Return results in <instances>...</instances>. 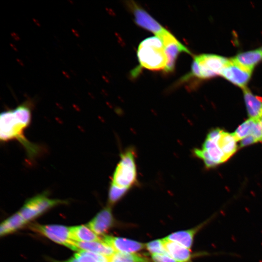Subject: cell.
Returning <instances> with one entry per match:
<instances>
[{
  "mask_svg": "<svg viewBox=\"0 0 262 262\" xmlns=\"http://www.w3.org/2000/svg\"><path fill=\"white\" fill-rule=\"evenodd\" d=\"M223 131L220 128L213 129L207 135L206 139L216 143L221 133Z\"/></svg>",
  "mask_w": 262,
  "mask_h": 262,
  "instance_id": "4316f807",
  "label": "cell"
},
{
  "mask_svg": "<svg viewBox=\"0 0 262 262\" xmlns=\"http://www.w3.org/2000/svg\"><path fill=\"white\" fill-rule=\"evenodd\" d=\"M127 4L133 13L135 23L140 27L152 32L155 36L165 29L144 9L134 1H128Z\"/></svg>",
  "mask_w": 262,
  "mask_h": 262,
  "instance_id": "ba28073f",
  "label": "cell"
},
{
  "mask_svg": "<svg viewBox=\"0 0 262 262\" xmlns=\"http://www.w3.org/2000/svg\"><path fill=\"white\" fill-rule=\"evenodd\" d=\"M32 102L26 101L13 110L2 112L0 115V139L2 142L16 140L25 148L28 157L39 154L40 147L32 143L24 135L31 121Z\"/></svg>",
  "mask_w": 262,
  "mask_h": 262,
  "instance_id": "6da1fadb",
  "label": "cell"
},
{
  "mask_svg": "<svg viewBox=\"0 0 262 262\" xmlns=\"http://www.w3.org/2000/svg\"><path fill=\"white\" fill-rule=\"evenodd\" d=\"M66 202L63 200L49 198L47 193L44 192L28 199L18 212L27 222L50 208Z\"/></svg>",
  "mask_w": 262,
  "mask_h": 262,
  "instance_id": "5b68a950",
  "label": "cell"
},
{
  "mask_svg": "<svg viewBox=\"0 0 262 262\" xmlns=\"http://www.w3.org/2000/svg\"><path fill=\"white\" fill-rule=\"evenodd\" d=\"M259 121H260V123L261 124V125H262V118H261V119L259 120Z\"/></svg>",
  "mask_w": 262,
  "mask_h": 262,
  "instance_id": "4dcf8cb0",
  "label": "cell"
},
{
  "mask_svg": "<svg viewBox=\"0 0 262 262\" xmlns=\"http://www.w3.org/2000/svg\"><path fill=\"white\" fill-rule=\"evenodd\" d=\"M231 59L243 67L252 71L262 60V50L259 49L241 52Z\"/></svg>",
  "mask_w": 262,
  "mask_h": 262,
  "instance_id": "2e32d148",
  "label": "cell"
},
{
  "mask_svg": "<svg viewBox=\"0 0 262 262\" xmlns=\"http://www.w3.org/2000/svg\"><path fill=\"white\" fill-rule=\"evenodd\" d=\"M258 142L257 140L252 135H249L241 140L240 147H243Z\"/></svg>",
  "mask_w": 262,
  "mask_h": 262,
  "instance_id": "83f0119b",
  "label": "cell"
},
{
  "mask_svg": "<svg viewBox=\"0 0 262 262\" xmlns=\"http://www.w3.org/2000/svg\"><path fill=\"white\" fill-rule=\"evenodd\" d=\"M229 61L223 56L215 54H201L195 56L190 73L181 78V82L185 81L192 77L207 79L220 75Z\"/></svg>",
  "mask_w": 262,
  "mask_h": 262,
  "instance_id": "277c9868",
  "label": "cell"
},
{
  "mask_svg": "<svg viewBox=\"0 0 262 262\" xmlns=\"http://www.w3.org/2000/svg\"><path fill=\"white\" fill-rule=\"evenodd\" d=\"M75 251H86L98 254L105 257L109 258L115 252L108 245L105 243L102 239L99 241L83 242H73Z\"/></svg>",
  "mask_w": 262,
  "mask_h": 262,
  "instance_id": "4fadbf2b",
  "label": "cell"
},
{
  "mask_svg": "<svg viewBox=\"0 0 262 262\" xmlns=\"http://www.w3.org/2000/svg\"><path fill=\"white\" fill-rule=\"evenodd\" d=\"M163 239L166 253L177 262H191L193 255L190 249L165 238Z\"/></svg>",
  "mask_w": 262,
  "mask_h": 262,
  "instance_id": "5bb4252c",
  "label": "cell"
},
{
  "mask_svg": "<svg viewBox=\"0 0 262 262\" xmlns=\"http://www.w3.org/2000/svg\"><path fill=\"white\" fill-rule=\"evenodd\" d=\"M253 122V119H248L242 123L232 133L237 141L251 135Z\"/></svg>",
  "mask_w": 262,
  "mask_h": 262,
  "instance_id": "7402d4cb",
  "label": "cell"
},
{
  "mask_svg": "<svg viewBox=\"0 0 262 262\" xmlns=\"http://www.w3.org/2000/svg\"><path fill=\"white\" fill-rule=\"evenodd\" d=\"M100 262H109V258L105 257Z\"/></svg>",
  "mask_w": 262,
  "mask_h": 262,
  "instance_id": "f546056e",
  "label": "cell"
},
{
  "mask_svg": "<svg viewBox=\"0 0 262 262\" xmlns=\"http://www.w3.org/2000/svg\"><path fill=\"white\" fill-rule=\"evenodd\" d=\"M134 147H129L120 154V160L113 173L110 186L128 192L139 184Z\"/></svg>",
  "mask_w": 262,
  "mask_h": 262,
  "instance_id": "3957f363",
  "label": "cell"
},
{
  "mask_svg": "<svg viewBox=\"0 0 262 262\" xmlns=\"http://www.w3.org/2000/svg\"><path fill=\"white\" fill-rule=\"evenodd\" d=\"M245 102L249 118H262V98L254 95L249 89H243Z\"/></svg>",
  "mask_w": 262,
  "mask_h": 262,
  "instance_id": "9a60e30c",
  "label": "cell"
},
{
  "mask_svg": "<svg viewBox=\"0 0 262 262\" xmlns=\"http://www.w3.org/2000/svg\"><path fill=\"white\" fill-rule=\"evenodd\" d=\"M217 215V213H214L207 220L193 228L174 232L166 237L165 238L176 242L190 249L197 233L213 220Z\"/></svg>",
  "mask_w": 262,
  "mask_h": 262,
  "instance_id": "30bf717a",
  "label": "cell"
},
{
  "mask_svg": "<svg viewBox=\"0 0 262 262\" xmlns=\"http://www.w3.org/2000/svg\"><path fill=\"white\" fill-rule=\"evenodd\" d=\"M158 37L164 45L167 58V64L164 71L167 73H171L174 70L179 54L184 52L191 54V52L167 30H165Z\"/></svg>",
  "mask_w": 262,
  "mask_h": 262,
  "instance_id": "8992f818",
  "label": "cell"
},
{
  "mask_svg": "<svg viewBox=\"0 0 262 262\" xmlns=\"http://www.w3.org/2000/svg\"><path fill=\"white\" fill-rule=\"evenodd\" d=\"M236 142L232 133L223 131L218 138L216 145L224 154L226 161L237 151L238 147Z\"/></svg>",
  "mask_w": 262,
  "mask_h": 262,
  "instance_id": "e0dca14e",
  "label": "cell"
},
{
  "mask_svg": "<svg viewBox=\"0 0 262 262\" xmlns=\"http://www.w3.org/2000/svg\"><path fill=\"white\" fill-rule=\"evenodd\" d=\"M109 262H150L145 256L134 253L115 252L109 258Z\"/></svg>",
  "mask_w": 262,
  "mask_h": 262,
  "instance_id": "44dd1931",
  "label": "cell"
},
{
  "mask_svg": "<svg viewBox=\"0 0 262 262\" xmlns=\"http://www.w3.org/2000/svg\"><path fill=\"white\" fill-rule=\"evenodd\" d=\"M261 49L262 50V48H261Z\"/></svg>",
  "mask_w": 262,
  "mask_h": 262,
  "instance_id": "1f68e13d",
  "label": "cell"
},
{
  "mask_svg": "<svg viewBox=\"0 0 262 262\" xmlns=\"http://www.w3.org/2000/svg\"><path fill=\"white\" fill-rule=\"evenodd\" d=\"M102 240L115 252L134 253L145 247V244L121 237L104 235Z\"/></svg>",
  "mask_w": 262,
  "mask_h": 262,
  "instance_id": "8fae6325",
  "label": "cell"
},
{
  "mask_svg": "<svg viewBox=\"0 0 262 262\" xmlns=\"http://www.w3.org/2000/svg\"><path fill=\"white\" fill-rule=\"evenodd\" d=\"M27 222L18 212L4 220L0 225V236L12 233L23 227Z\"/></svg>",
  "mask_w": 262,
  "mask_h": 262,
  "instance_id": "d6986e66",
  "label": "cell"
},
{
  "mask_svg": "<svg viewBox=\"0 0 262 262\" xmlns=\"http://www.w3.org/2000/svg\"><path fill=\"white\" fill-rule=\"evenodd\" d=\"M31 229L58 244L75 250L74 241L71 239L70 227L62 225L33 224Z\"/></svg>",
  "mask_w": 262,
  "mask_h": 262,
  "instance_id": "52a82bcc",
  "label": "cell"
},
{
  "mask_svg": "<svg viewBox=\"0 0 262 262\" xmlns=\"http://www.w3.org/2000/svg\"><path fill=\"white\" fill-rule=\"evenodd\" d=\"M151 258L154 262H177L173 258L167 254H152Z\"/></svg>",
  "mask_w": 262,
  "mask_h": 262,
  "instance_id": "484cf974",
  "label": "cell"
},
{
  "mask_svg": "<svg viewBox=\"0 0 262 262\" xmlns=\"http://www.w3.org/2000/svg\"><path fill=\"white\" fill-rule=\"evenodd\" d=\"M192 152L195 157L202 160L207 168H213L218 165L211 160L208 152L202 148H195Z\"/></svg>",
  "mask_w": 262,
  "mask_h": 262,
  "instance_id": "d4e9b609",
  "label": "cell"
},
{
  "mask_svg": "<svg viewBox=\"0 0 262 262\" xmlns=\"http://www.w3.org/2000/svg\"><path fill=\"white\" fill-rule=\"evenodd\" d=\"M78 262H100L105 257L86 251H80L74 255Z\"/></svg>",
  "mask_w": 262,
  "mask_h": 262,
  "instance_id": "603a6c76",
  "label": "cell"
},
{
  "mask_svg": "<svg viewBox=\"0 0 262 262\" xmlns=\"http://www.w3.org/2000/svg\"><path fill=\"white\" fill-rule=\"evenodd\" d=\"M252 71L230 59L222 70L220 75L244 89L251 78Z\"/></svg>",
  "mask_w": 262,
  "mask_h": 262,
  "instance_id": "9c48e42d",
  "label": "cell"
},
{
  "mask_svg": "<svg viewBox=\"0 0 262 262\" xmlns=\"http://www.w3.org/2000/svg\"><path fill=\"white\" fill-rule=\"evenodd\" d=\"M71 239L77 242H90L101 240L87 225L70 227Z\"/></svg>",
  "mask_w": 262,
  "mask_h": 262,
  "instance_id": "ac0fdd59",
  "label": "cell"
},
{
  "mask_svg": "<svg viewBox=\"0 0 262 262\" xmlns=\"http://www.w3.org/2000/svg\"><path fill=\"white\" fill-rule=\"evenodd\" d=\"M55 262H78V261H77V260L75 257H73L66 261H63V262L55 261Z\"/></svg>",
  "mask_w": 262,
  "mask_h": 262,
  "instance_id": "f1b7e54d",
  "label": "cell"
},
{
  "mask_svg": "<svg viewBox=\"0 0 262 262\" xmlns=\"http://www.w3.org/2000/svg\"><path fill=\"white\" fill-rule=\"evenodd\" d=\"M202 149L209 154L212 161L219 164L226 162L224 154L217 147L216 143L208 139H205Z\"/></svg>",
  "mask_w": 262,
  "mask_h": 262,
  "instance_id": "ffe728a7",
  "label": "cell"
},
{
  "mask_svg": "<svg viewBox=\"0 0 262 262\" xmlns=\"http://www.w3.org/2000/svg\"><path fill=\"white\" fill-rule=\"evenodd\" d=\"M145 247L152 254H167L163 239L150 241L145 244Z\"/></svg>",
  "mask_w": 262,
  "mask_h": 262,
  "instance_id": "cb8c5ba5",
  "label": "cell"
},
{
  "mask_svg": "<svg viewBox=\"0 0 262 262\" xmlns=\"http://www.w3.org/2000/svg\"><path fill=\"white\" fill-rule=\"evenodd\" d=\"M114 223L111 209L107 206L100 211L87 225L97 235H103Z\"/></svg>",
  "mask_w": 262,
  "mask_h": 262,
  "instance_id": "7c38bea8",
  "label": "cell"
},
{
  "mask_svg": "<svg viewBox=\"0 0 262 262\" xmlns=\"http://www.w3.org/2000/svg\"><path fill=\"white\" fill-rule=\"evenodd\" d=\"M137 56L139 66L132 71L136 76L141 68L153 71L164 70L167 58L164 45L158 37L151 36L143 40L139 44Z\"/></svg>",
  "mask_w": 262,
  "mask_h": 262,
  "instance_id": "7a4b0ae2",
  "label": "cell"
}]
</instances>
